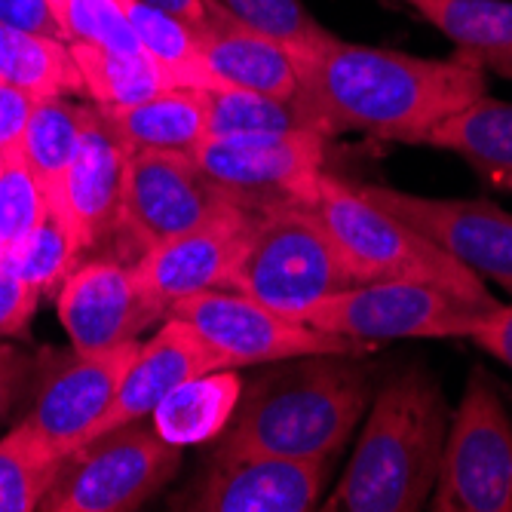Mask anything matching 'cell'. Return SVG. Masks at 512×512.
I'll list each match as a JSON object with an SVG mask.
<instances>
[{"label":"cell","instance_id":"1","mask_svg":"<svg viewBox=\"0 0 512 512\" xmlns=\"http://www.w3.org/2000/svg\"><path fill=\"white\" fill-rule=\"evenodd\" d=\"M298 105L325 138L362 132L427 145L439 123L485 96V71L463 56L421 59L338 34L298 59Z\"/></svg>","mask_w":512,"mask_h":512},{"label":"cell","instance_id":"2","mask_svg":"<svg viewBox=\"0 0 512 512\" xmlns=\"http://www.w3.org/2000/svg\"><path fill=\"white\" fill-rule=\"evenodd\" d=\"M362 353H313L270 362L243 384L215 451H258L332 463L365 417L375 387Z\"/></svg>","mask_w":512,"mask_h":512},{"label":"cell","instance_id":"3","mask_svg":"<svg viewBox=\"0 0 512 512\" xmlns=\"http://www.w3.org/2000/svg\"><path fill=\"white\" fill-rule=\"evenodd\" d=\"M448 402L424 365H405L381 384L329 512H417L430 506L448 436Z\"/></svg>","mask_w":512,"mask_h":512},{"label":"cell","instance_id":"4","mask_svg":"<svg viewBox=\"0 0 512 512\" xmlns=\"http://www.w3.org/2000/svg\"><path fill=\"white\" fill-rule=\"evenodd\" d=\"M292 203L304 206L322 224L356 283L411 279V283L448 289L482 310H494L500 304L485 289L482 276L433 246L421 230L362 197L347 178L322 169L310 181V188Z\"/></svg>","mask_w":512,"mask_h":512},{"label":"cell","instance_id":"5","mask_svg":"<svg viewBox=\"0 0 512 512\" xmlns=\"http://www.w3.org/2000/svg\"><path fill=\"white\" fill-rule=\"evenodd\" d=\"M356 286L322 224L298 203L258 209L252 234L230 267L224 289L243 292L279 313H304L341 289Z\"/></svg>","mask_w":512,"mask_h":512},{"label":"cell","instance_id":"6","mask_svg":"<svg viewBox=\"0 0 512 512\" xmlns=\"http://www.w3.org/2000/svg\"><path fill=\"white\" fill-rule=\"evenodd\" d=\"M181 467V448L142 421L80 445L46 494V512H132L157 497Z\"/></svg>","mask_w":512,"mask_h":512},{"label":"cell","instance_id":"7","mask_svg":"<svg viewBox=\"0 0 512 512\" xmlns=\"http://www.w3.org/2000/svg\"><path fill=\"white\" fill-rule=\"evenodd\" d=\"M488 313L491 310L430 283L381 279V283H356L322 298L304 313V322L371 347L378 341L402 338H470Z\"/></svg>","mask_w":512,"mask_h":512},{"label":"cell","instance_id":"8","mask_svg":"<svg viewBox=\"0 0 512 512\" xmlns=\"http://www.w3.org/2000/svg\"><path fill=\"white\" fill-rule=\"evenodd\" d=\"M430 506L439 512H512V421L482 368L470 375L451 414Z\"/></svg>","mask_w":512,"mask_h":512},{"label":"cell","instance_id":"9","mask_svg":"<svg viewBox=\"0 0 512 512\" xmlns=\"http://www.w3.org/2000/svg\"><path fill=\"white\" fill-rule=\"evenodd\" d=\"M169 316H178L215 350L221 368L270 365L295 356L313 353H362L365 347L313 329L304 319L279 313L243 292L212 289L191 295L169 307Z\"/></svg>","mask_w":512,"mask_h":512},{"label":"cell","instance_id":"10","mask_svg":"<svg viewBox=\"0 0 512 512\" xmlns=\"http://www.w3.org/2000/svg\"><path fill=\"white\" fill-rule=\"evenodd\" d=\"M234 203V197L197 169L191 154L129 151L117 237L126 240L132 261H138L154 246L188 234Z\"/></svg>","mask_w":512,"mask_h":512},{"label":"cell","instance_id":"11","mask_svg":"<svg viewBox=\"0 0 512 512\" xmlns=\"http://www.w3.org/2000/svg\"><path fill=\"white\" fill-rule=\"evenodd\" d=\"M138 344L126 341L111 350H46L31 362L28 375V411L22 421L40 430L68 457L96 436V427L111 408L126 368L132 365Z\"/></svg>","mask_w":512,"mask_h":512},{"label":"cell","instance_id":"12","mask_svg":"<svg viewBox=\"0 0 512 512\" xmlns=\"http://www.w3.org/2000/svg\"><path fill=\"white\" fill-rule=\"evenodd\" d=\"M332 138L313 129L270 135H206L191 151L197 169L249 209L298 200L325 169Z\"/></svg>","mask_w":512,"mask_h":512},{"label":"cell","instance_id":"13","mask_svg":"<svg viewBox=\"0 0 512 512\" xmlns=\"http://www.w3.org/2000/svg\"><path fill=\"white\" fill-rule=\"evenodd\" d=\"M56 310L80 353L138 341L154 322L166 319V307L145 289L135 264L120 258L77 261L56 289Z\"/></svg>","mask_w":512,"mask_h":512},{"label":"cell","instance_id":"14","mask_svg":"<svg viewBox=\"0 0 512 512\" xmlns=\"http://www.w3.org/2000/svg\"><path fill=\"white\" fill-rule=\"evenodd\" d=\"M356 184V181H353ZM359 194L405 224L482 279L512 295V212L488 200H439L387 184H356Z\"/></svg>","mask_w":512,"mask_h":512},{"label":"cell","instance_id":"15","mask_svg":"<svg viewBox=\"0 0 512 512\" xmlns=\"http://www.w3.org/2000/svg\"><path fill=\"white\" fill-rule=\"evenodd\" d=\"M329 463L258 451H215L203 476L172 497L194 512H307L316 509Z\"/></svg>","mask_w":512,"mask_h":512},{"label":"cell","instance_id":"16","mask_svg":"<svg viewBox=\"0 0 512 512\" xmlns=\"http://www.w3.org/2000/svg\"><path fill=\"white\" fill-rule=\"evenodd\" d=\"M258 209L234 203L206 224L188 230V234L172 237L151 252H145L135 264L145 289L166 307L212 289H224L230 267L237 264Z\"/></svg>","mask_w":512,"mask_h":512},{"label":"cell","instance_id":"17","mask_svg":"<svg viewBox=\"0 0 512 512\" xmlns=\"http://www.w3.org/2000/svg\"><path fill=\"white\" fill-rule=\"evenodd\" d=\"M126 157L129 148L105 114L96 105H83L80 142L65 178L59 212H53L68 224L83 252L99 249L117 237Z\"/></svg>","mask_w":512,"mask_h":512},{"label":"cell","instance_id":"18","mask_svg":"<svg viewBox=\"0 0 512 512\" xmlns=\"http://www.w3.org/2000/svg\"><path fill=\"white\" fill-rule=\"evenodd\" d=\"M215 368H221L215 350L184 319L166 316L157 335L138 344V353H135L132 365L126 368V378H123L111 408L99 421L96 436L126 427V424H135V421H145V417H151V411L175 387H181L184 381H191L197 375H206V371H215Z\"/></svg>","mask_w":512,"mask_h":512},{"label":"cell","instance_id":"19","mask_svg":"<svg viewBox=\"0 0 512 512\" xmlns=\"http://www.w3.org/2000/svg\"><path fill=\"white\" fill-rule=\"evenodd\" d=\"M200 56L218 86L252 89L283 102L298 99V56L276 40L212 16V22L200 31Z\"/></svg>","mask_w":512,"mask_h":512},{"label":"cell","instance_id":"20","mask_svg":"<svg viewBox=\"0 0 512 512\" xmlns=\"http://www.w3.org/2000/svg\"><path fill=\"white\" fill-rule=\"evenodd\" d=\"M402 4L448 37L457 56L512 80V0H402Z\"/></svg>","mask_w":512,"mask_h":512},{"label":"cell","instance_id":"21","mask_svg":"<svg viewBox=\"0 0 512 512\" xmlns=\"http://www.w3.org/2000/svg\"><path fill=\"white\" fill-rule=\"evenodd\" d=\"M99 111L123 138V145L129 151L148 148V151L191 154L209 135L203 89H191V86H172L148 102L126 105V108H99Z\"/></svg>","mask_w":512,"mask_h":512},{"label":"cell","instance_id":"22","mask_svg":"<svg viewBox=\"0 0 512 512\" xmlns=\"http://www.w3.org/2000/svg\"><path fill=\"white\" fill-rule=\"evenodd\" d=\"M427 145L463 157L488 184L512 194V102L476 99L439 123Z\"/></svg>","mask_w":512,"mask_h":512},{"label":"cell","instance_id":"23","mask_svg":"<svg viewBox=\"0 0 512 512\" xmlns=\"http://www.w3.org/2000/svg\"><path fill=\"white\" fill-rule=\"evenodd\" d=\"M243 384L237 368H215L175 387L154 411L151 427L172 445L188 448L218 439L234 417Z\"/></svg>","mask_w":512,"mask_h":512},{"label":"cell","instance_id":"24","mask_svg":"<svg viewBox=\"0 0 512 512\" xmlns=\"http://www.w3.org/2000/svg\"><path fill=\"white\" fill-rule=\"evenodd\" d=\"M0 80L34 99L83 96L71 43L0 22Z\"/></svg>","mask_w":512,"mask_h":512},{"label":"cell","instance_id":"25","mask_svg":"<svg viewBox=\"0 0 512 512\" xmlns=\"http://www.w3.org/2000/svg\"><path fill=\"white\" fill-rule=\"evenodd\" d=\"M80 126L83 105L68 99H40L16 142V151L50 200V212H59L65 178L80 142Z\"/></svg>","mask_w":512,"mask_h":512},{"label":"cell","instance_id":"26","mask_svg":"<svg viewBox=\"0 0 512 512\" xmlns=\"http://www.w3.org/2000/svg\"><path fill=\"white\" fill-rule=\"evenodd\" d=\"M68 454L28 421L0 439V512H34L53 491Z\"/></svg>","mask_w":512,"mask_h":512},{"label":"cell","instance_id":"27","mask_svg":"<svg viewBox=\"0 0 512 512\" xmlns=\"http://www.w3.org/2000/svg\"><path fill=\"white\" fill-rule=\"evenodd\" d=\"M71 53L83 80V96L99 108H126L148 102L160 92L172 89L166 71L142 50V53H117L102 46H77Z\"/></svg>","mask_w":512,"mask_h":512},{"label":"cell","instance_id":"28","mask_svg":"<svg viewBox=\"0 0 512 512\" xmlns=\"http://www.w3.org/2000/svg\"><path fill=\"white\" fill-rule=\"evenodd\" d=\"M126 19L142 43V50L166 71L172 86H191V89H209L218 86L203 65L200 56V31L184 19H175L163 10L145 7L138 0H120Z\"/></svg>","mask_w":512,"mask_h":512},{"label":"cell","instance_id":"29","mask_svg":"<svg viewBox=\"0 0 512 512\" xmlns=\"http://www.w3.org/2000/svg\"><path fill=\"white\" fill-rule=\"evenodd\" d=\"M203 99L209 135H270L313 129L298 102H283L264 96V92L237 86H209L203 89Z\"/></svg>","mask_w":512,"mask_h":512},{"label":"cell","instance_id":"30","mask_svg":"<svg viewBox=\"0 0 512 512\" xmlns=\"http://www.w3.org/2000/svg\"><path fill=\"white\" fill-rule=\"evenodd\" d=\"M209 10L246 31H255L267 40L292 50L298 59L310 56L335 34L319 25L304 0H206Z\"/></svg>","mask_w":512,"mask_h":512},{"label":"cell","instance_id":"31","mask_svg":"<svg viewBox=\"0 0 512 512\" xmlns=\"http://www.w3.org/2000/svg\"><path fill=\"white\" fill-rule=\"evenodd\" d=\"M80 255L83 249L68 230V224L50 212L31 234H25L22 240L0 252V264L19 279H25L40 295H46L62 286V279L74 270Z\"/></svg>","mask_w":512,"mask_h":512},{"label":"cell","instance_id":"32","mask_svg":"<svg viewBox=\"0 0 512 512\" xmlns=\"http://www.w3.org/2000/svg\"><path fill=\"white\" fill-rule=\"evenodd\" d=\"M53 13L68 43L142 53V43H138L120 0H53Z\"/></svg>","mask_w":512,"mask_h":512},{"label":"cell","instance_id":"33","mask_svg":"<svg viewBox=\"0 0 512 512\" xmlns=\"http://www.w3.org/2000/svg\"><path fill=\"white\" fill-rule=\"evenodd\" d=\"M46 215L50 200L16 145L0 151V252L31 234Z\"/></svg>","mask_w":512,"mask_h":512},{"label":"cell","instance_id":"34","mask_svg":"<svg viewBox=\"0 0 512 512\" xmlns=\"http://www.w3.org/2000/svg\"><path fill=\"white\" fill-rule=\"evenodd\" d=\"M40 304V292L0 264V341L22 335Z\"/></svg>","mask_w":512,"mask_h":512},{"label":"cell","instance_id":"35","mask_svg":"<svg viewBox=\"0 0 512 512\" xmlns=\"http://www.w3.org/2000/svg\"><path fill=\"white\" fill-rule=\"evenodd\" d=\"M0 22L65 40L53 13V0H0Z\"/></svg>","mask_w":512,"mask_h":512},{"label":"cell","instance_id":"36","mask_svg":"<svg viewBox=\"0 0 512 512\" xmlns=\"http://www.w3.org/2000/svg\"><path fill=\"white\" fill-rule=\"evenodd\" d=\"M37 102L40 99L10 86L7 80H0V151H7L19 142V135H22Z\"/></svg>","mask_w":512,"mask_h":512},{"label":"cell","instance_id":"37","mask_svg":"<svg viewBox=\"0 0 512 512\" xmlns=\"http://www.w3.org/2000/svg\"><path fill=\"white\" fill-rule=\"evenodd\" d=\"M470 341H476L485 353H491L506 368H512V304L494 307L479 322V329L470 335Z\"/></svg>","mask_w":512,"mask_h":512},{"label":"cell","instance_id":"38","mask_svg":"<svg viewBox=\"0 0 512 512\" xmlns=\"http://www.w3.org/2000/svg\"><path fill=\"white\" fill-rule=\"evenodd\" d=\"M28 375H31V359L0 341V424H4L10 408L22 399Z\"/></svg>","mask_w":512,"mask_h":512},{"label":"cell","instance_id":"39","mask_svg":"<svg viewBox=\"0 0 512 512\" xmlns=\"http://www.w3.org/2000/svg\"><path fill=\"white\" fill-rule=\"evenodd\" d=\"M138 4L145 7H154V10H163L175 19H184L188 25H194L197 31H203L209 22H212V10L206 0H138Z\"/></svg>","mask_w":512,"mask_h":512}]
</instances>
